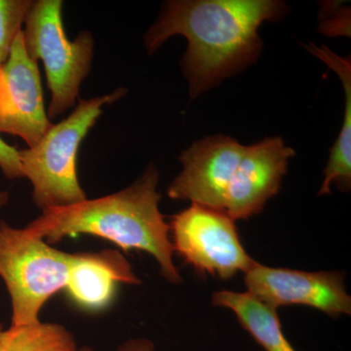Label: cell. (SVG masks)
I'll use <instances>...</instances> for the list:
<instances>
[{"mask_svg": "<svg viewBox=\"0 0 351 351\" xmlns=\"http://www.w3.org/2000/svg\"><path fill=\"white\" fill-rule=\"evenodd\" d=\"M287 13L278 0L168 1L145 34V45L152 54L172 36L188 39L182 69L195 99L253 64L262 51L260 25Z\"/></svg>", "mask_w": 351, "mask_h": 351, "instance_id": "cell-1", "label": "cell"}, {"mask_svg": "<svg viewBox=\"0 0 351 351\" xmlns=\"http://www.w3.org/2000/svg\"><path fill=\"white\" fill-rule=\"evenodd\" d=\"M158 181V171L151 165L128 188L96 199L45 210L25 230L48 244L66 237L90 234L108 240L124 251L147 252L156 258L164 278L178 285L182 277L173 262L170 226L159 210Z\"/></svg>", "mask_w": 351, "mask_h": 351, "instance_id": "cell-2", "label": "cell"}, {"mask_svg": "<svg viewBox=\"0 0 351 351\" xmlns=\"http://www.w3.org/2000/svg\"><path fill=\"white\" fill-rule=\"evenodd\" d=\"M127 93H112L84 100L66 119L52 124L38 145L19 151L23 176L32 184V200L39 209L69 206L87 199L76 172V158L83 138L103 112L101 108Z\"/></svg>", "mask_w": 351, "mask_h": 351, "instance_id": "cell-3", "label": "cell"}, {"mask_svg": "<svg viewBox=\"0 0 351 351\" xmlns=\"http://www.w3.org/2000/svg\"><path fill=\"white\" fill-rule=\"evenodd\" d=\"M62 11L61 0L32 1L22 29L27 55L34 62L41 60L45 69L51 91L49 119L75 105L94 54V38L89 32H80L73 41L66 38Z\"/></svg>", "mask_w": 351, "mask_h": 351, "instance_id": "cell-4", "label": "cell"}, {"mask_svg": "<svg viewBox=\"0 0 351 351\" xmlns=\"http://www.w3.org/2000/svg\"><path fill=\"white\" fill-rule=\"evenodd\" d=\"M73 254L57 250L25 228L0 221V277L12 304V326L39 322L45 302L66 288Z\"/></svg>", "mask_w": 351, "mask_h": 351, "instance_id": "cell-5", "label": "cell"}, {"mask_svg": "<svg viewBox=\"0 0 351 351\" xmlns=\"http://www.w3.org/2000/svg\"><path fill=\"white\" fill-rule=\"evenodd\" d=\"M234 221L223 212L193 203L173 216V250L201 274L225 280L246 274L257 262L245 251Z\"/></svg>", "mask_w": 351, "mask_h": 351, "instance_id": "cell-6", "label": "cell"}, {"mask_svg": "<svg viewBox=\"0 0 351 351\" xmlns=\"http://www.w3.org/2000/svg\"><path fill=\"white\" fill-rule=\"evenodd\" d=\"M249 294L272 308L302 304L331 316L351 313L345 276L339 271L306 272L270 267L258 262L245 274Z\"/></svg>", "mask_w": 351, "mask_h": 351, "instance_id": "cell-7", "label": "cell"}, {"mask_svg": "<svg viewBox=\"0 0 351 351\" xmlns=\"http://www.w3.org/2000/svg\"><path fill=\"white\" fill-rule=\"evenodd\" d=\"M51 126L38 62L27 55L21 31L0 66V133L22 138L32 147Z\"/></svg>", "mask_w": 351, "mask_h": 351, "instance_id": "cell-8", "label": "cell"}, {"mask_svg": "<svg viewBox=\"0 0 351 351\" xmlns=\"http://www.w3.org/2000/svg\"><path fill=\"white\" fill-rule=\"evenodd\" d=\"M246 145L228 136H211L182 152V171L168 188L172 199L189 200L223 212L226 189L234 177Z\"/></svg>", "mask_w": 351, "mask_h": 351, "instance_id": "cell-9", "label": "cell"}, {"mask_svg": "<svg viewBox=\"0 0 351 351\" xmlns=\"http://www.w3.org/2000/svg\"><path fill=\"white\" fill-rule=\"evenodd\" d=\"M294 149L280 137L267 138L246 145L234 177L226 189L223 213L247 219L258 215L270 198L278 193L288 161Z\"/></svg>", "mask_w": 351, "mask_h": 351, "instance_id": "cell-10", "label": "cell"}, {"mask_svg": "<svg viewBox=\"0 0 351 351\" xmlns=\"http://www.w3.org/2000/svg\"><path fill=\"white\" fill-rule=\"evenodd\" d=\"M120 283L138 285L130 263L119 252L78 253L71 256L66 288L78 306L100 311L112 302Z\"/></svg>", "mask_w": 351, "mask_h": 351, "instance_id": "cell-11", "label": "cell"}, {"mask_svg": "<svg viewBox=\"0 0 351 351\" xmlns=\"http://www.w3.org/2000/svg\"><path fill=\"white\" fill-rule=\"evenodd\" d=\"M308 52L338 75L345 88L346 106L343 126L339 137L335 142L330 154L329 161L324 170V181L318 195L331 193V186L343 191H348L351 186V64L350 58L339 57L326 46H316L311 43L306 46Z\"/></svg>", "mask_w": 351, "mask_h": 351, "instance_id": "cell-12", "label": "cell"}, {"mask_svg": "<svg viewBox=\"0 0 351 351\" xmlns=\"http://www.w3.org/2000/svg\"><path fill=\"white\" fill-rule=\"evenodd\" d=\"M212 302L232 311L241 326L265 351H297L284 336L276 309L249 293L219 291L212 295Z\"/></svg>", "mask_w": 351, "mask_h": 351, "instance_id": "cell-13", "label": "cell"}, {"mask_svg": "<svg viewBox=\"0 0 351 351\" xmlns=\"http://www.w3.org/2000/svg\"><path fill=\"white\" fill-rule=\"evenodd\" d=\"M73 334L56 323L12 326L0 336V351H75Z\"/></svg>", "mask_w": 351, "mask_h": 351, "instance_id": "cell-14", "label": "cell"}, {"mask_svg": "<svg viewBox=\"0 0 351 351\" xmlns=\"http://www.w3.org/2000/svg\"><path fill=\"white\" fill-rule=\"evenodd\" d=\"M31 4L32 0H0V66L5 63L22 31Z\"/></svg>", "mask_w": 351, "mask_h": 351, "instance_id": "cell-15", "label": "cell"}, {"mask_svg": "<svg viewBox=\"0 0 351 351\" xmlns=\"http://www.w3.org/2000/svg\"><path fill=\"white\" fill-rule=\"evenodd\" d=\"M0 169L8 179H20L23 176L19 149L11 147L0 137Z\"/></svg>", "mask_w": 351, "mask_h": 351, "instance_id": "cell-16", "label": "cell"}, {"mask_svg": "<svg viewBox=\"0 0 351 351\" xmlns=\"http://www.w3.org/2000/svg\"><path fill=\"white\" fill-rule=\"evenodd\" d=\"M119 351H154V346L149 339H130L122 343Z\"/></svg>", "mask_w": 351, "mask_h": 351, "instance_id": "cell-17", "label": "cell"}, {"mask_svg": "<svg viewBox=\"0 0 351 351\" xmlns=\"http://www.w3.org/2000/svg\"><path fill=\"white\" fill-rule=\"evenodd\" d=\"M9 201V193L7 191H0V208L5 206Z\"/></svg>", "mask_w": 351, "mask_h": 351, "instance_id": "cell-18", "label": "cell"}, {"mask_svg": "<svg viewBox=\"0 0 351 351\" xmlns=\"http://www.w3.org/2000/svg\"><path fill=\"white\" fill-rule=\"evenodd\" d=\"M75 351H93V350H90V348H82V350H76Z\"/></svg>", "mask_w": 351, "mask_h": 351, "instance_id": "cell-19", "label": "cell"}, {"mask_svg": "<svg viewBox=\"0 0 351 351\" xmlns=\"http://www.w3.org/2000/svg\"><path fill=\"white\" fill-rule=\"evenodd\" d=\"M3 331V326H2V324H0V336H1L2 332Z\"/></svg>", "mask_w": 351, "mask_h": 351, "instance_id": "cell-20", "label": "cell"}]
</instances>
